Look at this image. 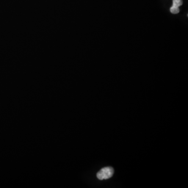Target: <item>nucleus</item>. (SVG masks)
Listing matches in <instances>:
<instances>
[{"label":"nucleus","mask_w":188,"mask_h":188,"mask_svg":"<svg viewBox=\"0 0 188 188\" xmlns=\"http://www.w3.org/2000/svg\"><path fill=\"white\" fill-rule=\"evenodd\" d=\"M170 11V12L171 13L174 14H178L180 12V10H179V8H177V7H175V6H173L171 7Z\"/></svg>","instance_id":"3"},{"label":"nucleus","mask_w":188,"mask_h":188,"mask_svg":"<svg viewBox=\"0 0 188 188\" xmlns=\"http://www.w3.org/2000/svg\"><path fill=\"white\" fill-rule=\"evenodd\" d=\"M114 174V169L111 167H106L102 168L99 171L97 172V178L99 180L108 179L112 177Z\"/></svg>","instance_id":"1"},{"label":"nucleus","mask_w":188,"mask_h":188,"mask_svg":"<svg viewBox=\"0 0 188 188\" xmlns=\"http://www.w3.org/2000/svg\"><path fill=\"white\" fill-rule=\"evenodd\" d=\"M183 4L182 0H172V6L179 8Z\"/></svg>","instance_id":"2"}]
</instances>
